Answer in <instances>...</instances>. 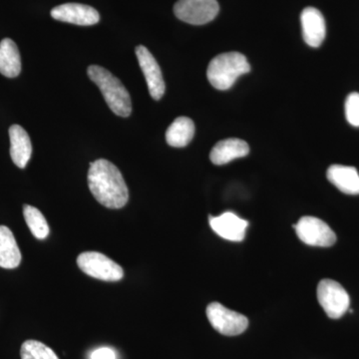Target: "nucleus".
Instances as JSON below:
<instances>
[{
    "label": "nucleus",
    "mask_w": 359,
    "mask_h": 359,
    "mask_svg": "<svg viewBox=\"0 0 359 359\" xmlns=\"http://www.w3.org/2000/svg\"><path fill=\"white\" fill-rule=\"evenodd\" d=\"M346 116L349 124L354 127H359V93L353 92L347 96Z\"/></svg>",
    "instance_id": "nucleus-21"
},
{
    "label": "nucleus",
    "mask_w": 359,
    "mask_h": 359,
    "mask_svg": "<svg viewBox=\"0 0 359 359\" xmlns=\"http://www.w3.org/2000/svg\"><path fill=\"white\" fill-rule=\"evenodd\" d=\"M194 134H195V124L190 118H177L167 130V143L175 148L185 147L192 141Z\"/></svg>",
    "instance_id": "nucleus-18"
},
{
    "label": "nucleus",
    "mask_w": 359,
    "mask_h": 359,
    "mask_svg": "<svg viewBox=\"0 0 359 359\" xmlns=\"http://www.w3.org/2000/svg\"><path fill=\"white\" fill-rule=\"evenodd\" d=\"M217 0H179L174 6L175 15L180 20L193 25H204L218 15Z\"/></svg>",
    "instance_id": "nucleus-7"
},
{
    "label": "nucleus",
    "mask_w": 359,
    "mask_h": 359,
    "mask_svg": "<svg viewBox=\"0 0 359 359\" xmlns=\"http://www.w3.org/2000/svg\"><path fill=\"white\" fill-rule=\"evenodd\" d=\"M87 73L102 92L111 111L120 117H129L132 112L131 97L122 82L101 66H89Z\"/></svg>",
    "instance_id": "nucleus-2"
},
{
    "label": "nucleus",
    "mask_w": 359,
    "mask_h": 359,
    "mask_svg": "<svg viewBox=\"0 0 359 359\" xmlns=\"http://www.w3.org/2000/svg\"><path fill=\"white\" fill-rule=\"evenodd\" d=\"M21 359H59L56 353L42 342L26 340L21 346Z\"/></svg>",
    "instance_id": "nucleus-20"
},
{
    "label": "nucleus",
    "mask_w": 359,
    "mask_h": 359,
    "mask_svg": "<svg viewBox=\"0 0 359 359\" xmlns=\"http://www.w3.org/2000/svg\"><path fill=\"white\" fill-rule=\"evenodd\" d=\"M205 313L214 330L226 337L242 334L249 327L247 316L226 309L219 302L210 304Z\"/></svg>",
    "instance_id": "nucleus-5"
},
{
    "label": "nucleus",
    "mask_w": 359,
    "mask_h": 359,
    "mask_svg": "<svg viewBox=\"0 0 359 359\" xmlns=\"http://www.w3.org/2000/svg\"><path fill=\"white\" fill-rule=\"evenodd\" d=\"M136 55L138 58L142 72L146 78L149 92L154 100H160L164 95L166 85L163 78L162 71L157 60L150 51L143 45L136 47Z\"/></svg>",
    "instance_id": "nucleus-9"
},
{
    "label": "nucleus",
    "mask_w": 359,
    "mask_h": 359,
    "mask_svg": "<svg viewBox=\"0 0 359 359\" xmlns=\"http://www.w3.org/2000/svg\"><path fill=\"white\" fill-rule=\"evenodd\" d=\"M21 72V58L18 45L13 40L4 39L0 42V73L6 77H18Z\"/></svg>",
    "instance_id": "nucleus-17"
},
{
    "label": "nucleus",
    "mask_w": 359,
    "mask_h": 359,
    "mask_svg": "<svg viewBox=\"0 0 359 359\" xmlns=\"http://www.w3.org/2000/svg\"><path fill=\"white\" fill-rule=\"evenodd\" d=\"M318 302L328 318L337 320L346 313L351 299L340 283L325 278L318 285Z\"/></svg>",
    "instance_id": "nucleus-6"
},
{
    "label": "nucleus",
    "mask_w": 359,
    "mask_h": 359,
    "mask_svg": "<svg viewBox=\"0 0 359 359\" xmlns=\"http://www.w3.org/2000/svg\"><path fill=\"white\" fill-rule=\"evenodd\" d=\"M23 216L32 235L39 240H44L49 236V226L46 219L37 208L23 205Z\"/></svg>",
    "instance_id": "nucleus-19"
},
{
    "label": "nucleus",
    "mask_w": 359,
    "mask_h": 359,
    "mask_svg": "<svg viewBox=\"0 0 359 359\" xmlns=\"http://www.w3.org/2000/svg\"><path fill=\"white\" fill-rule=\"evenodd\" d=\"M302 36L311 47H320L327 34L325 18L314 7H306L301 15Z\"/></svg>",
    "instance_id": "nucleus-12"
},
{
    "label": "nucleus",
    "mask_w": 359,
    "mask_h": 359,
    "mask_svg": "<svg viewBox=\"0 0 359 359\" xmlns=\"http://www.w3.org/2000/svg\"><path fill=\"white\" fill-rule=\"evenodd\" d=\"M247 58L238 52H228L216 56L207 70V77L212 87L218 90L230 89L238 77L249 73Z\"/></svg>",
    "instance_id": "nucleus-3"
},
{
    "label": "nucleus",
    "mask_w": 359,
    "mask_h": 359,
    "mask_svg": "<svg viewBox=\"0 0 359 359\" xmlns=\"http://www.w3.org/2000/svg\"><path fill=\"white\" fill-rule=\"evenodd\" d=\"M294 228L299 240L313 247H332L337 242L334 231L325 222L316 217H302Z\"/></svg>",
    "instance_id": "nucleus-8"
},
{
    "label": "nucleus",
    "mask_w": 359,
    "mask_h": 359,
    "mask_svg": "<svg viewBox=\"0 0 359 359\" xmlns=\"http://www.w3.org/2000/svg\"><path fill=\"white\" fill-rule=\"evenodd\" d=\"M11 138V156L14 164L25 169L32 154V145L29 135L20 125H13L9 128Z\"/></svg>",
    "instance_id": "nucleus-14"
},
{
    "label": "nucleus",
    "mask_w": 359,
    "mask_h": 359,
    "mask_svg": "<svg viewBox=\"0 0 359 359\" xmlns=\"http://www.w3.org/2000/svg\"><path fill=\"white\" fill-rule=\"evenodd\" d=\"M250 147L247 142L241 139H226L219 141L212 149L210 159L217 166L226 165L238 158L249 155Z\"/></svg>",
    "instance_id": "nucleus-13"
},
{
    "label": "nucleus",
    "mask_w": 359,
    "mask_h": 359,
    "mask_svg": "<svg viewBox=\"0 0 359 359\" xmlns=\"http://www.w3.org/2000/svg\"><path fill=\"white\" fill-rule=\"evenodd\" d=\"M209 222L212 231L217 235L231 242H242L249 226V223L245 219H241L231 212H224L219 217L210 215Z\"/></svg>",
    "instance_id": "nucleus-11"
},
{
    "label": "nucleus",
    "mask_w": 359,
    "mask_h": 359,
    "mask_svg": "<svg viewBox=\"0 0 359 359\" xmlns=\"http://www.w3.org/2000/svg\"><path fill=\"white\" fill-rule=\"evenodd\" d=\"M328 181L337 187L340 192L347 195H358L359 174L354 167L332 165L328 168Z\"/></svg>",
    "instance_id": "nucleus-15"
},
{
    "label": "nucleus",
    "mask_w": 359,
    "mask_h": 359,
    "mask_svg": "<svg viewBox=\"0 0 359 359\" xmlns=\"http://www.w3.org/2000/svg\"><path fill=\"white\" fill-rule=\"evenodd\" d=\"M54 20L81 26L97 25L100 15L95 8L81 4H65L54 7L51 11Z\"/></svg>",
    "instance_id": "nucleus-10"
},
{
    "label": "nucleus",
    "mask_w": 359,
    "mask_h": 359,
    "mask_svg": "<svg viewBox=\"0 0 359 359\" xmlns=\"http://www.w3.org/2000/svg\"><path fill=\"white\" fill-rule=\"evenodd\" d=\"M90 359H116V354L109 347H101L92 353Z\"/></svg>",
    "instance_id": "nucleus-22"
},
{
    "label": "nucleus",
    "mask_w": 359,
    "mask_h": 359,
    "mask_svg": "<svg viewBox=\"0 0 359 359\" xmlns=\"http://www.w3.org/2000/svg\"><path fill=\"white\" fill-rule=\"evenodd\" d=\"M77 264L87 276L104 282H118L124 276L122 266L101 252H82L77 257Z\"/></svg>",
    "instance_id": "nucleus-4"
},
{
    "label": "nucleus",
    "mask_w": 359,
    "mask_h": 359,
    "mask_svg": "<svg viewBox=\"0 0 359 359\" xmlns=\"http://www.w3.org/2000/svg\"><path fill=\"white\" fill-rule=\"evenodd\" d=\"M21 263V252L13 231L0 226V268L13 269Z\"/></svg>",
    "instance_id": "nucleus-16"
},
{
    "label": "nucleus",
    "mask_w": 359,
    "mask_h": 359,
    "mask_svg": "<svg viewBox=\"0 0 359 359\" xmlns=\"http://www.w3.org/2000/svg\"><path fill=\"white\" fill-rule=\"evenodd\" d=\"M88 186L94 198L108 209H121L128 203V187L119 169L108 160L90 163Z\"/></svg>",
    "instance_id": "nucleus-1"
}]
</instances>
